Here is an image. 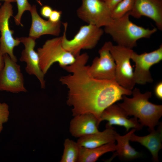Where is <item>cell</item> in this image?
Segmentation results:
<instances>
[{
	"instance_id": "1",
	"label": "cell",
	"mask_w": 162,
	"mask_h": 162,
	"mask_svg": "<svg viewBox=\"0 0 162 162\" xmlns=\"http://www.w3.org/2000/svg\"><path fill=\"white\" fill-rule=\"evenodd\" d=\"M88 58L87 53L76 56L73 64L63 68L71 74L62 76L59 81L68 89L67 104L72 107V116L91 114L96 117L100 124L103 112L122 100L123 95L132 94V90L124 88L115 80L93 77L86 64Z\"/></svg>"
},
{
	"instance_id": "2",
	"label": "cell",
	"mask_w": 162,
	"mask_h": 162,
	"mask_svg": "<svg viewBox=\"0 0 162 162\" xmlns=\"http://www.w3.org/2000/svg\"><path fill=\"white\" fill-rule=\"evenodd\" d=\"M132 94L133 97L131 98L123 95V102L117 104L128 116H134L139 118L142 126H147L150 131L154 130L162 116V105L149 101L152 96L150 92L142 93L139 88H136L132 91Z\"/></svg>"
},
{
	"instance_id": "3",
	"label": "cell",
	"mask_w": 162,
	"mask_h": 162,
	"mask_svg": "<svg viewBox=\"0 0 162 162\" xmlns=\"http://www.w3.org/2000/svg\"><path fill=\"white\" fill-rule=\"evenodd\" d=\"M130 12L118 19L113 20L104 27V31L109 34L118 45L132 49L137 41L142 38H148L156 32L157 28H145L132 22L129 19Z\"/></svg>"
},
{
	"instance_id": "4",
	"label": "cell",
	"mask_w": 162,
	"mask_h": 162,
	"mask_svg": "<svg viewBox=\"0 0 162 162\" xmlns=\"http://www.w3.org/2000/svg\"><path fill=\"white\" fill-rule=\"evenodd\" d=\"M63 25L64 27L62 36L63 46L75 57L80 54L82 50L94 48L104 32L101 28L88 24L81 26L73 38L68 40L66 35L68 23H63Z\"/></svg>"
},
{
	"instance_id": "5",
	"label": "cell",
	"mask_w": 162,
	"mask_h": 162,
	"mask_svg": "<svg viewBox=\"0 0 162 162\" xmlns=\"http://www.w3.org/2000/svg\"><path fill=\"white\" fill-rule=\"evenodd\" d=\"M62 36L46 40L37 50L40 68L45 75L51 66L58 62L63 68L73 64L76 57L63 46Z\"/></svg>"
},
{
	"instance_id": "6",
	"label": "cell",
	"mask_w": 162,
	"mask_h": 162,
	"mask_svg": "<svg viewBox=\"0 0 162 162\" xmlns=\"http://www.w3.org/2000/svg\"><path fill=\"white\" fill-rule=\"evenodd\" d=\"M110 50L116 63V81L124 88L132 90L136 84L130 62L133 50L118 45H113L112 44Z\"/></svg>"
},
{
	"instance_id": "7",
	"label": "cell",
	"mask_w": 162,
	"mask_h": 162,
	"mask_svg": "<svg viewBox=\"0 0 162 162\" xmlns=\"http://www.w3.org/2000/svg\"><path fill=\"white\" fill-rule=\"evenodd\" d=\"M76 14L80 19L88 24L100 28L108 25L113 20L111 10L102 0H82Z\"/></svg>"
},
{
	"instance_id": "8",
	"label": "cell",
	"mask_w": 162,
	"mask_h": 162,
	"mask_svg": "<svg viewBox=\"0 0 162 162\" xmlns=\"http://www.w3.org/2000/svg\"><path fill=\"white\" fill-rule=\"evenodd\" d=\"M4 66L0 71V91L13 93L26 92L20 65L7 54L3 55Z\"/></svg>"
},
{
	"instance_id": "9",
	"label": "cell",
	"mask_w": 162,
	"mask_h": 162,
	"mask_svg": "<svg viewBox=\"0 0 162 162\" xmlns=\"http://www.w3.org/2000/svg\"><path fill=\"white\" fill-rule=\"evenodd\" d=\"M130 59L135 63L134 76L136 84L144 85L153 82L150 69L162 59V45L158 49L149 52L140 54L133 51Z\"/></svg>"
},
{
	"instance_id": "10",
	"label": "cell",
	"mask_w": 162,
	"mask_h": 162,
	"mask_svg": "<svg viewBox=\"0 0 162 162\" xmlns=\"http://www.w3.org/2000/svg\"><path fill=\"white\" fill-rule=\"evenodd\" d=\"M13 6L10 2H4L0 7V49L2 54H8L14 61L17 59L14 53V48L21 43L19 38H14L13 30L9 27V20L13 16Z\"/></svg>"
},
{
	"instance_id": "11",
	"label": "cell",
	"mask_w": 162,
	"mask_h": 162,
	"mask_svg": "<svg viewBox=\"0 0 162 162\" xmlns=\"http://www.w3.org/2000/svg\"><path fill=\"white\" fill-rule=\"evenodd\" d=\"M112 44L110 41L105 42L98 51L99 57H96L91 65L88 66L89 73L93 77L100 80H115L116 63L110 50Z\"/></svg>"
},
{
	"instance_id": "12",
	"label": "cell",
	"mask_w": 162,
	"mask_h": 162,
	"mask_svg": "<svg viewBox=\"0 0 162 162\" xmlns=\"http://www.w3.org/2000/svg\"><path fill=\"white\" fill-rule=\"evenodd\" d=\"M19 38L24 46V49L21 52L20 61L26 63L25 69L26 72L30 75L35 76L40 83L41 88H44L46 86L45 74L40 67L38 54L34 50L36 40L29 36Z\"/></svg>"
},
{
	"instance_id": "13",
	"label": "cell",
	"mask_w": 162,
	"mask_h": 162,
	"mask_svg": "<svg viewBox=\"0 0 162 162\" xmlns=\"http://www.w3.org/2000/svg\"><path fill=\"white\" fill-rule=\"evenodd\" d=\"M124 110L118 104H113L106 109L102 112L100 117L101 122L106 120L108 122L106 126L116 125L124 127L128 131L131 128L136 130H141L143 127L137 120V118H128Z\"/></svg>"
},
{
	"instance_id": "14",
	"label": "cell",
	"mask_w": 162,
	"mask_h": 162,
	"mask_svg": "<svg viewBox=\"0 0 162 162\" xmlns=\"http://www.w3.org/2000/svg\"><path fill=\"white\" fill-rule=\"evenodd\" d=\"M130 14L137 19L143 16L149 17L159 30H162V0H135Z\"/></svg>"
},
{
	"instance_id": "15",
	"label": "cell",
	"mask_w": 162,
	"mask_h": 162,
	"mask_svg": "<svg viewBox=\"0 0 162 162\" xmlns=\"http://www.w3.org/2000/svg\"><path fill=\"white\" fill-rule=\"evenodd\" d=\"M32 17V24L29 36L36 40L41 36L49 34L58 36L61 32V22H53L42 19L38 14L36 6H32L29 11Z\"/></svg>"
},
{
	"instance_id": "16",
	"label": "cell",
	"mask_w": 162,
	"mask_h": 162,
	"mask_svg": "<svg viewBox=\"0 0 162 162\" xmlns=\"http://www.w3.org/2000/svg\"><path fill=\"white\" fill-rule=\"evenodd\" d=\"M99 124L93 115L84 113L74 116L71 120L69 132L73 136L80 138L99 131Z\"/></svg>"
},
{
	"instance_id": "17",
	"label": "cell",
	"mask_w": 162,
	"mask_h": 162,
	"mask_svg": "<svg viewBox=\"0 0 162 162\" xmlns=\"http://www.w3.org/2000/svg\"><path fill=\"white\" fill-rule=\"evenodd\" d=\"M130 140L137 142L146 148L150 152L154 162L159 161L158 154L162 148V125L160 123L156 130L150 131L144 136L136 135L134 133L131 135Z\"/></svg>"
},
{
	"instance_id": "18",
	"label": "cell",
	"mask_w": 162,
	"mask_h": 162,
	"mask_svg": "<svg viewBox=\"0 0 162 162\" xmlns=\"http://www.w3.org/2000/svg\"><path fill=\"white\" fill-rule=\"evenodd\" d=\"M116 133L112 126H106V129L103 131L79 138L77 142L80 146L88 148H96L108 143L115 142Z\"/></svg>"
},
{
	"instance_id": "19",
	"label": "cell",
	"mask_w": 162,
	"mask_h": 162,
	"mask_svg": "<svg viewBox=\"0 0 162 162\" xmlns=\"http://www.w3.org/2000/svg\"><path fill=\"white\" fill-rule=\"evenodd\" d=\"M136 130L134 128L124 135L121 136L116 133V141L117 142L116 152L113 157L118 156L121 159L129 161L140 157L141 153L136 151L130 145L129 141L131 135Z\"/></svg>"
},
{
	"instance_id": "20",
	"label": "cell",
	"mask_w": 162,
	"mask_h": 162,
	"mask_svg": "<svg viewBox=\"0 0 162 162\" xmlns=\"http://www.w3.org/2000/svg\"><path fill=\"white\" fill-rule=\"evenodd\" d=\"M116 145L115 142H110L101 146L92 148L80 146L78 162H95L104 154L115 151Z\"/></svg>"
},
{
	"instance_id": "21",
	"label": "cell",
	"mask_w": 162,
	"mask_h": 162,
	"mask_svg": "<svg viewBox=\"0 0 162 162\" xmlns=\"http://www.w3.org/2000/svg\"><path fill=\"white\" fill-rule=\"evenodd\" d=\"M64 150L60 162H78L80 146L77 142L67 138L64 143Z\"/></svg>"
},
{
	"instance_id": "22",
	"label": "cell",
	"mask_w": 162,
	"mask_h": 162,
	"mask_svg": "<svg viewBox=\"0 0 162 162\" xmlns=\"http://www.w3.org/2000/svg\"><path fill=\"white\" fill-rule=\"evenodd\" d=\"M135 0H122L111 10L113 20L120 18L132 10Z\"/></svg>"
},
{
	"instance_id": "23",
	"label": "cell",
	"mask_w": 162,
	"mask_h": 162,
	"mask_svg": "<svg viewBox=\"0 0 162 162\" xmlns=\"http://www.w3.org/2000/svg\"><path fill=\"white\" fill-rule=\"evenodd\" d=\"M17 7V13L14 17V21L17 26H23L21 22L22 16L25 11H30L32 6L28 2V0H15Z\"/></svg>"
},
{
	"instance_id": "24",
	"label": "cell",
	"mask_w": 162,
	"mask_h": 162,
	"mask_svg": "<svg viewBox=\"0 0 162 162\" xmlns=\"http://www.w3.org/2000/svg\"><path fill=\"white\" fill-rule=\"evenodd\" d=\"M9 115L8 105L6 103L0 102V133L3 130V124L8 121Z\"/></svg>"
},
{
	"instance_id": "25",
	"label": "cell",
	"mask_w": 162,
	"mask_h": 162,
	"mask_svg": "<svg viewBox=\"0 0 162 162\" xmlns=\"http://www.w3.org/2000/svg\"><path fill=\"white\" fill-rule=\"evenodd\" d=\"M62 14L61 11L56 10H52L48 20L53 22H57L60 21V19Z\"/></svg>"
},
{
	"instance_id": "26",
	"label": "cell",
	"mask_w": 162,
	"mask_h": 162,
	"mask_svg": "<svg viewBox=\"0 0 162 162\" xmlns=\"http://www.w3.org/2000/svg\"><path fill=\"white\" fill-rule=\"evenodd\" d=\"M52 10V8L50 6L44 5L40 9V14L44 17L49 18Z\"/></svg>"
},
{
	"instance_id": "27",
	"label": "cell",
	"mask_w": 162,
	"mask_h": 162,
	"mask_svg": "<svg viewBox=\"0 0 162 162\" xmlns=\"http://www.w3.org/2000/svg\"><path fill=\"white\" fill-rule=\"evenodd\" d=\"M154 92L157 98L160 100L162 99V82H159L155 85Z\"/></svg>"
},
{
	"instance_id": "28",
	"label": "cell",
	"mask_w": 162,
	"mask_h": 162,
	"mask_svg": "<svg viewBox=\"0 0 162 162\" xmlns=\"http://www.w3.org/2000/svg\"><path fill=\"white\" fill-rule=\"evenodd\" d=\"M122 0H103L111 10Z\"/></svg>"
},
{
	"instance_id": "29",
	"label": "cell",
	"mask_w": 162,
	"mask_h": 162,
	"mask_svg": "<svg viewBox=\"0 0 162 162\" xmlns=\"http://www.w3.org/2000/svg\"><path fill=\"white\" fill-rule=\"evenodd\" d=\"M3 55L0 49V71L2 70L4 66Z\"/></svg>"
},
{
	"instance_id": "30",
	"label": "cell",
	"mask_w": 162,
	"mask_h": 162,
	"mask_svg": "<svg viewBox=\"0 0 162 162\" xmlns=\"http://www.w3.org/2000/svg\"><path fill=\"white\" fill-rule=\"evenodd\" d=\"M0 1H3L4 2H7L10 3L16 2L15 0H0Z\"/></svg>"
},
{
	"instance_id": "31",
	"label": "cell",
	"mask_w": 162,
	"mask_h": 162,
	"mask_svg": "<svg viewBox=\"0 0 162 162\" xmlns=\"http://www.w3.org/2000/svg\"><path fill=\"white\" fill-rule=\"evenodd\" d=\"M1 3H0V7L1 6Z\"/></svg>"
},
{
	"instance_id": "32",
	"label": "cell",
	"mask_w": 162,
	"mask_h": 162,
	"mask_svg": "<svg viewBox=\"0 0 162 162\" xmlns=\"http://www.w3.org/2000/svg\"></svg>"
}]
</instances>
